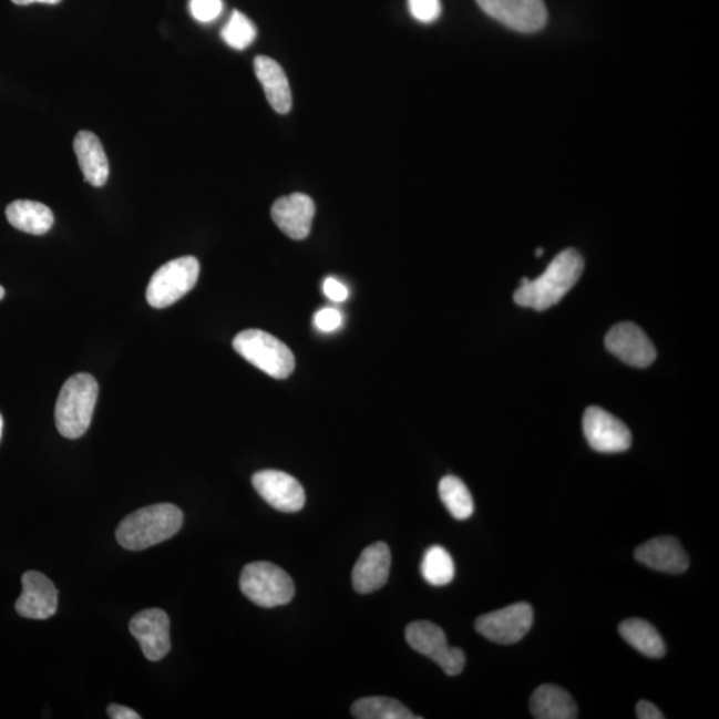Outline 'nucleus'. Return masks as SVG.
<instances>
[{
  "mask_svg": "<svg viewBox=\"0 0 719 719\" xmlns=\"http://www.w3.org/2000/svg\"><path fill=\"white\" fill-rule=\"evenodd\" d=\"M584 270V259L576 249H565L551 261L545 273L537 279L521 280L514 294V301L521 307L536 311L558 305L564 296L576 286Z\"/></svg>",
  "mask_w": 719,
  "mask_h": 719,
  "instance_id": "1",
  "label": "nucleus"
},
{
  "mask_svg": "<svg viewBox=\"0 0 719 719\" xmlns=\"http://www.w3.org/2000/svg\"><path fill=\"white\" fill-rule=\"evenodd\" d=\"M183 520V512L173 504L143 507L119 524L116 540L124 549H147L174 537L181 531Z\"/></svg>",
  "mask_w": 719,
  "mask_h": 719,
  "instance_id": "2",
  "label": "nucleus"
},
{
  "mask_svg": "<svg viewBox=\"0 0 719 719\" xmlns=\"http://www.w3.org/2000/svg\"><path fill=\"white\" fill-rule=\"evenodd\" d=\"M97 394V381L89 373H78L64 382L55 407L57 428L63 438L79 439L89 431Z\"/></svg>",
  "mask_w": 719,
  "mask_h": 719,
  "instance_id": "3",
  "label": "nucleus"
},
{
  "mask_svg": "<svg viewBox=\"0 0 719 719\" xmlns=\"http://www.w3.org/2000/svg\"><path fill=\"white\" fill-rule=\"evenodd\" d=\"M234 348L242 358L274 379H287L295 369V356L284 342L275 336L247 329L236 336Z\"/></svg>",
  "mask_w": 719,
  "mask_h": 719,
  "instance_id": "4",
  "label": "nucleus"
},
{
  "mask_svg": "<svg viewBox=\"0 0 719 719\" xmlns=\"http://www.w3.org/2000/svg\"><path fill=\"white\" fill-rule=\"evenodd\" d=\"M240 589L249 602L261 608L287 605L295 596L292 578L270 563H253L244 567Z\"/></svg>",
  "mask_w": 719,
  "mask_h": 719,
  "instance_id": "5",
  "label": "nucleus"
},
{
  "mask_svg": "<svg viewBox=\"0 0 719 719\" xmlns=\"http://www.w3.org/2000/svg\"><path fill=\"white\" fill-rule=\"evenodd\" d=\"M201 264L194 256L171 260L151 277L147 301L154 308H167L179 301L199 279Z\"/></svg>",
  "mask_w": 719,
  "mask_h": 719,
  "instance_id": "6",
  "label": "nucleus"
},
{
  "mask_svg": "<svg viewBox=\"0 0 719 719\" xmlns=\"http://www.w3.org/2000/svg\"><path fill=\"white\" fill-rule=\"evenodd\" d=\"M407 643L420 655L431 658L448 676H458L465 666L464 651L451 648L443 629L429 622H414L407 626Z\"/></svg>",
  "mask_w": 719,
  "mask_h": 719,
  "instance_id": "7",
  "label": "nucleus"
},
{
  "mask_svg": "<svg viewBox=\"0 0 719 719\" xmlns=\"http://www.w3.org/2000/svg\"><path fill=\"white\" fill-rule=\"evenodd\" d=\"M533 625V608L518 603L479 617L476 630L492 643L512 645L521 641Z\"/></svg>",
  "mask_w": 719,
  "mask_h": 719,
  "instance_id": "8",
  "label": "nucleus"
},
{
  "mask_svg": "<svg viewBox=\"0 0 719 719\" xmlns=\"http://www.w3.org/2000/svg\"><path fill=\"white\" fill-rule=\"evenodd\" d=\"M476 2L486 16L524 34L543 30L547 21L544 0H476Z\"/></svg>",
  "mask_w": 719,
  "mask_h": 719,
  "instance_id": "9",
  "label": "nucleus"
},
{
  "mask_svg": "<svg viewBox=\"0 0 719 719\" xmlns=\"http://www.w3.org/2000/svg\"><path fill=\"white\" fill-rule=\"evenodd\" d=\"M583 427L589 445L599 453L625 452L631 445L629 428L603 408L586 409Z\"/></svg>",
  "mask_w": 719,
  "mask_h": 719,
  "instance_id": "10",
  "label": "nucleus"
},
{
  "mask_svg": "<svg viewBox=\"0 0 719 719\" xmlns=\"http://www.w3.org/2000/svg\"><path fill=\"white\" fill-rule=\"evenodd\" d=\"M253 485L267 504L276 511L295 513L306 504V492L291 474L280 471H261L254 474Z\"/></svg>",
  "mask_w": 719,
  "mask_h": 719,
  "instance_id": "11",
  "label": "nucleus"
},
{
  "mask_svg": "<svg viewBox=\"0 0 719 719\" xmlns=\"http://www.w3.org/2000/svg\"><path fill=\"white\" fill-rule=\"evenodd\" d=\"M605 346L610 353L631 367H649L657 358L656 347L648 335L633 322L613 327L606 335Z\"/></svg>",
  "mask_w": 719,
  "mask_h": 719,
  "instance_id": "12",
  "label": "nucleus"
},
{
  "mask_svg": "<svg viewBox=\"0 0 719 719\" xmlns=\"http://www.w3.org/2000/svg\"><path fill=\"white\" fill-rule=\"evenodd\" d=\"M131 635L141 645L144 657L150 661H161L171 649L170 618L161 609L138 613L130 623Z\"/></svg>",
  "mask_w": 719,
  "mask_h": 719,
  "instance_id": "13",
  "label": "nucleus"
},
{
  "mask_svg": "<svg viewBox=\"0 0 719 719\" xmlns=\"http://www.w3.org/2000/svg\"><path fill=\"white\" fill-rule=\"evenodd\" d=\"M16 609L19 616L48 619L58 610V590L51 579L39 572H28L22 577V595Z\"/></svg>",
  "mask_w": 719,
  "mask_h": 719,
  "instance_id": "14",
  "label": "nucleus"
},
{
  "mask_svg": "<svg viewBox=\"0 0 719 719\" xmlns=\"http://www.w3.org/2000/svg\"><path fill=\"white\" fill-rule=\"evenodd\" d=\"M316 213L315 203L306 194H292L277 199L270 210L277 227L294 240H302L311 233Z\"/></svg>",
  "mask_w": 719,
  "mask_h": 719,
  "instance_id": "15",
  "label": "nucleus"
},
{
  "mask_svg": "<svg viewBox=\"0 0 719 719\" xmlns=\"http://www.w3.org/2000/svg\"><path fill=\"white\" fill-rule=\"evenodd\" d=\"M392 556L386 543L368 546L360 554L352 572L355 590L360 595H369L379 590L388 582L391 572Z\"/></svg>",
  "mask_w": 719,
  "mask_h": 719,
  "instance_id": "16",
  "label": "nucleus"
},
{
  "mask_svg": "<svg viewBox=\"0 0 719 719\" xmlns=\"http://www.w3.org/2000/svg\"><path fill=\"white\" fill-rule=\"evenodd\" d=\"M635 557L638 563L662 573L681 574L689 567V558L675 537L653 538L637 547Z\"/></svg>",
  "mask_w": 719,
  "mask_h": 719,
  "instance_id": "17",
  "label": "nucleus"
},
{
  "mask_svg": "<svg viewBox=\"0 0 719 719\" xmlns=\"http://www.w3.org/2000/svg\"><path fill=\"white\" fill-rule=\"evenodd\" d=\"M255 74L263 85L266 96L277 114H288L292 109V92L281 65L268 57H256Z\"/></svg>",
  "mask_w": 719,
  "mask_h": 719,
  "instance_id": "18",
  "label": "nucleus"
},
{
  "mask_svg": "<svg viewBox=\"0 0 719 719\" xmlns=\"http://www.w3.org/2000/svg\"><path fill=\"white\" fill-rule=\"evenodd\" d=\"M74 151L79 167L84 175V181L94 187H103L109 181L110 163L104 153L102 142L94 132H78L74 141Z\"/></svg>",
  "mask_w": 719,
  "mask_h": 719,
  "instance_id": "19",
  "label": "nucleus"
},
{
  "mask_svg": "<svg viewBox=\"0 0 719 719\" xmlns=\"http://www.w3.org/2000/svg\"><path fill=\"white\" fill-rule=\"evenodd\" d=\"M531 712L537 719L577 718V705L569 692L554 685H543L531 697Z\"/></svg>",
  "mask_w": 719,
  "mask_h": 719,
  "instance_id": "20",
  "label": "nucleus"
},
{
  "mask_svg": "<svg viewBox=\"0 0 719 719\" xmlns=\"http://www.w3.org/2000/svg\"><path fill=\"white\" fill-rule=\"evenodd\" d=\"M12 227L30 235H44L54 226V214L43 203L16 201L6 208Z\"/></svg>",
  "mask_w": 719,
  "mask_h": 719,
  "instance_id": "21",
  "label": "nucleus"
},
{
  "mask_svg": "<svg viewBox=\"0 0 719 719\" xmlns=\"http://www.w3.org/2000/svg\"><path fill=\"white\" fill-rule=\"evenodd\" d=\"M619 635L644 656L649 658H662L666 646L661 635L655 626L641 618L626 619L618 628Z\"/></svg>",
  "mask_w": 719,
  "mask_h": 719,
  "instance_id": "22",
  "label": "nucleus"
},
{
  "mask_svg": "<svg viewBox=\"0 0 719 719\" xmlns=\"http://www.w3.org/2000/svg\"><path fill=\"white\" fill-rule=\"evenodd\" d=\"M352 715L359 719H419L413 712L393 698H361L352 706Z\"/></svg>",
  "mask_w": 719,
  "mask_h": 719,
  "instance_id": "23",
  "label": "nucleus"
},
{
  "mask_svg": "<svg viewBox=\"0 0 719 719\" xmlns=\"http://www.w3.org/2000/svg\"><path fill=\"white\" fill-rule=\"evenodd\" d=\"M440 499L459 521L468 520L474 511L473 499L470 490L459 477L445 476L439 484Z\"/></svg>",
  "mask_w": 719,
  "mask_h": 719,
  "instance_id": "24",
  "label": "nucleus"
},
{
  "mask_svg": "<svg viewBox=\"0 0 719 719\" xmlns=\"http://www.w3.org/2000/svg\"><path fill=\"white\" fill-rule=\"evenodd\" d=\"M453 558L443 546L433 545L424 554L421 563V574L432 586H445L454 577Z\"/></svg>",
  "mask_w": 719,
  "mask_h": 719,
  "instance_id": "25",
  "label": "nucleus"
},
{
  "mask_svg": "<svg viewBox=\"0 0 719 719\" xmlns=\"http://www.w3.org/2000/svg\"><path fill=\"white\" fill-rule=\"evenodd\" d=\"M223 41L235 50H246L256 39V28L240 11H234L222 30Z\"/></svg>",
  "mask_w": 719,
  "mask_h": 719,
  "instance_id": "26",
  "label": "nucleus"
},
{
  "mask_svg": "<svg viewBox=\"0 0 719 719\" xmlns=\"http://www.w3.org/2000/svg\"><path fill=\"white\" fill-rule=\"evenodd\" d=\"M408 9L420 23L436 22L441 16L440 0H408Z\"/></svg>",
  "mask_w": 719,
  "mask_h": 719,
  "instance_id": "27",
  "label": "nucleus"
},
{
  "mask_svg": "<svg viewBox=\"0 0 719 719\" xmlns=\"http://www.w3.org/2000/svg\"><path fill=\"white\" fill-rule=\"evenodd\" d=\"M191 14L202 23H209L219 18L223 11L222 0H191Z\"/></svg>",
  "mask_w": 719,
  "mask_h": 719,
  "instance_id": "28",
  "label": "nucleus"
},
{
  "mask_svg": "<svg viewBox=\"0 0 719 719\" xmlns=\"http://www.w3.org/2000/svg\"><path fill=\"white\" fill-rule=\"evenodd\" d=\"M342 316L338 309L325 308L315 315V326L322 332H333L341 327Z\"/></svg>",
  "mask_w": 719,
  "mask_h": 719,
  "instance_id": "29",
  "label": "nucleus"
},
{
  "mask_svg": "<svg viewBox=\"0 0 719 719\" xmlns=\"http://www.w3.org/2000/svg\"><path fill=\"white\" fill-rule=\"evenodd\" d=\"M322 291H325L327 298L335 302H342L348 299L349 291L345 284L339 280L333 279V277H328L322 286Z\"/></svg>",
  "mask_w": 719,
  "mask_h": 719,
  "instance_id": "30",
  "label": "nucleus"
},
{
  "mask_svg": "<svg viewBox=\"0 0 719 719\" xmlns=\"http://www.w3.org/2000/svg\"><path fill=\"white\" fill-rule=\"evenodd\" d=\"M636 715L639 719H664L661 710L649 701H639L636 706Z\"/></svg>",
  "mask_w": 719,
  "mask_h": 719,
  "instance_id": "31",
  "label": "nucleus"
},
{
  "mask_svg": "<svg viewBox=\"0 0 719 719\" xmlns=\"http://www.w3.org/2000/svg\"><path fill=\"white\" fill-rule=\"evenodd\" d=\"M109 717L112 719H138L141 716L136 711L125 708V706L112 703L107 709Z\"/></svg>",
  "mask_w": 719,
  "mask_h": 719,
  "instance_id": "32",
  "label": "nucleus"
},
{
  "mask_svg": "<svg viewBox=\"0 0 719 719\" xmlns=\"http://www.w3.org/2000/svg\"><path fill=\"white\" fill-rule=\"evenodd\" d=\"M11 2L18 6H29L32 3L58 4L61 3L62 0H11Z\"/></svg>",
  "mask_w": 719,
  "mask_h": 719,
  "instance_id": "33",
  "label": "nucleus"
},
{
  "mask_svg": "<svg viewBox=\"0 0 719 719\" xmlns=\"http://www.w3.org/2000/svg\"><path fill=\"white\" fill-rule=\"evenodd\" d=\"M2 432H3V418L2 414H0V439H2Z\"/></svg>",
  "mask_w": 719,
  "mask_h": 719,
  "instance_id": "34",
  "label": "nucleus"
},
{
  "mask_svg": "<svg viewBox=\"0 0 719 719\" xmlns=\"http://www.w3.org/2000/svg\"><path fill=\"white\" fill-rule=\"evenodd\" d=\"M4 294H6L4 288L2 286H0V300H2L4 298Z\"/></svg>",
  "mask_w": 719,
  "mask_h": 719,
  "instance_id": "35",
  "label": "nucleus"
},
{
  "mask_svg": "<svg viewBox=\"0 0 719 719\" xmlns=\"http://www.w3.org/2000/svg\"><path fill=\"white\" fill-rule=\"evenodd\" d=\"M543 253H544V249H543V248H538L536 255H537V256H541V255H543Z\"/></svg>",
  "mask_w": 719,
  "mask_h": 719,
  "instance_id": "36",
  "label": "nucleus"
}]
</instances>
